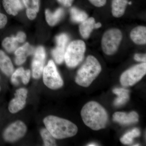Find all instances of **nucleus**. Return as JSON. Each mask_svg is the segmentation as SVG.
<instances>
[{
  "label": "nucleus",
  "instance_id": "nucleus-1",
  "mask_svg": "<svg viewBox=\"0 0 146 146\" xmlns=\"http://www.w3.org/2000/svg\"><path fill=\"white\" fill-rule=\"evenodd\" d=\"M81 115L84 124L94 130L104 128L108 122V115L106 110L96 102L86 103L82 109Z\"/></svg>",
  "mask_w": 146,
  "mask_h": 146
},
{
  "label": "nucleus",
  "instance_id": "nucleus-2",
  "mask_svg": "<svg viewBox=\"0 0 146 146\" xmlns=\"http://www.w3.org/2000/svg\"><path fill=\"white\" fill-rule=\"evenodd\" d=\"M46 129L56 139H62L74 136L77 133V127L70 121L50 115L44 120Z\"/></svg>",
  "mask_w": 146,
  "mask_h": 146
},
{
  "label": "nucleus",
  "instance_id": "nucleus-3",
  "mask_svg": "<svg viewBox=\"0 0 146 146\" xmlns=\"http://www.w3.org/2000/svg\"><path fill=\"white\" fill-rule=\"evenodd\" d=\"M101 71V65L98 60L93 56H89L78 71L76 83L83 87H88Z\"/></svg>",
  "mask_w": 146,
  "mask_h": 146
},
{
  "label": "nucleus",
  "instance_id": "nucleus-4",
  "mask_svg": "<svg viewBox=\"0 0 146 146\" xmlns=\"http://www.w3.org/2000/svg\"><path fill=\"white\" fill-rule=\"evenodd\" d=\"M86 45L83 41L78 40L71 42L66 49L64 57L67 66L70 68L78 66L83 60Z\"/></svg>",
  "mask_w": 146,
  "mask_h": 146
},
{
  "label": "nucleus",
  "instance_id": "nucleus-5",
  "mask_svg": "<svg viewBox=\"0 0 146 146\" xmlns=\"http://www.w3.org/2000/svg\"><path fill=\"white\" fill-rule=\"evenodd\" d=\"M122 36L121 32L118 29H110L106 32L102 40L104 52L108 55L115 54L121 42Z\"/></svg>",
  "mask_w": 146,
  "mask_h": 146
},
{
  "label": "nucleus",
  "instance_id": "nucleus-6",
  "mask_svg": "<svg viewBox=\"0 0 146 146\" xmlns=\"http://www.w3.org/2000/svg\"><path fill=\"white\" fill-rule=\"evenodd\" d=\"M43 81L47 87L51 89L61 88L63 85L62 78L52 60L48 62L43 70Z\"/></svg>",
  "mask_w": 146,
  "mask_h": 146
},
{
  "label": "nucleus",
  "instance_id": "nucleus-7",
  "mask_svg": "<svg viewBox=\"0 0 146 146\" xmlns=\"http://www.w3.org/2000/svg\"><path fill=\"white\" fill-rule=\"evenodd\" d=\"M146 73L145 62L135 65L122 74L120 82L125 87L132 86L143 77Z\"/></svg>",
  "mask_w": 146,
  "mask_h": 146
},
{
  "label": "nucleus",
  "instance_id": "nucleus-8",
  "mask_svg": "<svg viewBox=\"0 0 146 146\" xmlns=\"http://www.w3.org/2000/svg\"><path fill=\"white\" fill-rule=\"evenodd\" d=\"M27 130L26 125L23 121H17L6 129L3 136L5 141L7 142H14L23 137Z\"/></svg>",
  "mask_w": 146,
  "mask_h": 146
},
{
  "label": "nucleus",
  "instance_id": "nucleus-9",
  "mask_svg": "<svg viewBox=\"0 0 146 146\" xmlns=\"http://www.w3.org/2000/svg\"><path fill=\"white\" fill-rule=\"evenodd\" d=\"M46 54L44 48L39 46L36 49L32 63V70L33 78L38 79L41 77L44 66Z\"/></svg>",
  "mask_w": 146,
  "mask_h": 146
},
{
  "label": "nucleus",
  "instance_id": "nucleus-10",
  "mask_svg": "<svg viewBox=\"0 0 146 146\" xmlns=\"http://www.w3.org/2000/svg\"><path fill=\"white\" fill-rule=\"evenodd\" d=\"M67 35L61 34L56 36V46L52 50V55L56 62L58 64L63 63L64 60L66 46L69 41Z\"/></svg>",
  "mask_w": 146,
  "mask_h": 146
},
{
  "label": "nucleus",
  "instance_id": "nucleus-11",
  "mask_svg": "<svg viewBox=\"0 0 146 146\" xmlns=\"http://www.w3.org/2000/svg\"><path fill=\"white\" fill-rule=\"evenodd\" d=\"M28 91L25 88L16 90L15 98L9 103L8 109L11 113H16L24 108L26 103Z\"/></svg>",
  "mask_w": 146,
  "mask_h": 146
},
{
  "label": "nucleus",
  "instance_id": "nucleus-12",
  "mask_svg": "<svg viewBox=\"0 0 146 146\" xmlns=\"http://www.w3.org/2000/svg\"><path fill=\"white\" fill-rule=\"evenodd\" d=\"M138 113L134 111L129 113L117 112L113 115V120L123 125H129L137 123L138 121Z\"/></svg>",
  "mask_w": 146,
  "mask_h": 146
},
{
  "label": "nucleus",
  "instance_id": "nucleus-13",
  "mask_svg": "<svg viewBox=\"0 0 146 146\" xmlns=\"http://www.w3.org/2000/svg\"><path fill=\"white\" fill-rule=\"evenodd\" d=\"M130 37L132 41L136 44H145L146 27L140 26L134 28L131 32Z\"/></svg>",
  "mask_w": 146,
  "mask_h": 146
},
{
  "label": "nucleus",
  "instance_id": "nucleus-14",
  "mask_svg": "<svg viewBox=\"0 0 146 146\" xmlns=\"http://www.w3.org/2000/svg\"><path fill=\"white\" fill-rule=\"evenodd\" d=\"M94 29H97L96 23L94 18H90L82 22L80 25L79 31L84 39H87Z\"/></svg>",
  "mask_w": 146,
  "mask_h": 146
},
{
  "label": "nucleus",
  "instance_id": "nucleus-15",
  "mask_svg": "<svg viewBox=\"0 0 146 146\" xmlns=\"http://www.w3.org/2000/svg\"><path fill=\"white\" fill-rule=\"evenodd\" d=\"M11 81L14 85H18L19 82L18 78H21L22 81L25 84L29 83L31 77V72L29 70H25L23 68H18L12 74Z\"/></svg>",
  "mask_w": 146,
  "mask_h": 146
},
{
  "label": "nucleus",
  "instance_id": "nucleus-16",
  "mask_svg": "<svg viewBox=\"0 0 146 146\" xmlns=\"http://www.w3.org/2000/svg\"><path fill=\"white\" fill-rule=\"evenodd\" d=\"M0 69L7 76H10L13 73V65L11 60L2 50H0Z\"/></svg>",
  "mask_w": 146,
  "mask_h": 146
},
{
  "label": "nucleus",
  "instance_id": "nucleus-17",
  "mask_svg": "<svg viewBox=\"0 0 146 146\" xmlns=\"http://www.w3.org/2000/svg\"><path fill=\"white\" fill-rule=\"evenodd\" d=\"M114 94L117 96L114 104L117 107L121 106L127 102L129 99V91L123 88H116L113 90Z\"/></svg>",
  "mask_w": 146,
  "mask_h": 146
},
{
  "label": "nucleus",
  "instance_id": "nucleus-18",
  "mask_svg": "<svg viewBox=\"0 0 146 146\" xmlns=\"http://www.w3.org/2000/svg\"><path fill=\"white\" fill-rule=\"evenodd\" d=\"M128 0H112V13L116 18H120L124 14Z\"/></svg>",
  "mask_w": 146,
  "mask_h": 146
},
{
  "label": "nucleus",
  "instance_id": "nucleus-19",
  "mask_svg": "<svg viewBox=\"0 0 146 146\" xmlns=\"http://www.w3.org/2000/svg\"><path fill=\"white\" fill-rule=\"evenodd\" d=\"M64 10L62 8L58 9L54 13H52L47 9L45 12L47 23L51 26H53L60 21L64 14Z\"/></svg>",
  "mask_w": 146,
  "mask_h": 146
},
{
  "label": "nucleus",
  "instance_id": "nucleus-20",
  "mask_svg": "<svg viewBox=\"0 0 146 146\" xmlns=\"http://www.w3.org/2000/svg\"><path fill=\"white\" fill-rule=\"evenodd\" d=\"M141 135L140 130L137 128L133 129L125 133L120 139L121 143L125 145H129L133 142L134 138L139 137Z\"/></svg>",
  "mask_w": 146,
  "mask_h": 146
},
{
  "label": "nucleus",
  "instance_id": "nucleus-21",
  "mask_svg": "<svg viewBox=\"0 0 146 146\" xmlns=\"http://www.w3.org/2000/svg\"><path fill=\"white\" fill-rule=\"evenodd\" d=\"M71 19L76 23H82L88 18V15L83 11L80 10L75 7L70 9Z\"/></svg>",
  "mask_w": 146,
  "mask_h": 146
},
{
  "label": "nucleus",
  "instance_id": "nucleus-22",
  "mask_svg": "<svg viewBox=\"0 0 146 146\" xmlns=\"http://www.w3.org/2000/svg\"><path fill=\"white\" fill-rule=\"evenodd\" d=\"M3 46L9 52H12L16 50L18 42L14 36L7 37L3 40Z\"/></svg>",
  "mask_w": 146,
  "mask_h": 146
},
{
  "label": "nucleus",
  "instance_id": "nucleus-23",
  "mask_svg": "<svg viewBox=\"0 0 146 146\" xmlns=\"http://www.w3.org/2000/svg\"><path fill=\"white\" fill-rule=\"evenodd\" d=\"M40 133L44 141L45 146L56 145L55 138L46 129H41Z\"/></svg>",
  "mask_w": 146,
  "mask_h": 146
},
{
  "label": "nucleus",
  "instance_id": "nucleus-24",
  "mask_svg": "<svg viewBox=\"0 0 146 146\" xmlns=\"http://www.w3.org/2000/svg\"><path fill=\"white\" fill-rule=\"evenodd\" d=\"M34 51V48L30 46L29 43L25 44L23 46L20 47L16 50L15 54L16 56L25 55L27 56L32 54Z\"/></svg>",
  "mask_w": 146,
  "mask_h": 146
},
{
  "label": "nucleus",
  "instance_id": "nucleus-25",
  "mask_svg": "<svg viewBox=\"0 0 146 146\" xmlns=\"http://www.w3.org/2000/svg\"><path fill=\"white\" fill-rule=\"evenodd\" d=\"M3 4L6 12L10 15L16 16L18 11L17 10L8 0H3Z\"/></svg>",
  "mask_w": 146,
  "mask_h": 146
},
{
  "label": "nucleus",
  "instance_id": "nucleus-26",
  "mask_svg": "<svg viewBox=\"0 0 146 146\" xmlns=\"http://www.w3.org/2000/svg\"><path fill=\"white\" fill-rule=\"evenodd\" d=\"M92 4L97 7H101L104 6L106 3V0H89Z\"/></svg>",
  "mask_w": 146,
  "mask_h": 146
},
{
  "label": "nucleus",
  "instance_id": "nucleus-27",
  "mask_svg": "<svg viewBox=\"0 0 146 146\" xmlns=\"http://www.w3.org/2000/svg\"><path fill=\"white\" fill-rule=\"evenodd\" d=\"M13 6L18 11L23 8V6L20 0H8Z\"/></svg>",
  "mask_w": 146,
  "mask_h": 146
},
{
  "label": "nucleus",
  "instance_id": "nucleus-28",
  "mask_svg": "<svg viewBox=\"0 0 146 146\" xmlns=\"http://www.w3.org/2000/svg\"><path fill=\"white\" fill-rule=\"evenodd\" d=\"M27 15L29 19L33 20L36 17V12L33 9L28 8L27 10Z\"/></svg>",
  "mask_w": 146,
  "mask_h": 146
},
{
  "label": "nucleus",
  "instance_id": "nucleus-29",
  "mask_svg": "<svg viewBox=\"0 0 146 146\" xmlns=\"http://www.w3.org/2000/svg\"><path fill=\"white\" fill-rule=\"evenodd\" d=\"M26 58V56L21 55L16 56V58H15V63L17 65H22L25 62Z\"/></svg>",
  "mask_w": 146,
  "mask_h": 146
},
{
  "label": "nucleus",
  "instance_id": "nucleus-30",
  "mask_svg": "<svg viewBox=\"0 0 146 146\" xmlns=\"http://www.w3.org/2000/svg\"><path fill=\"white\" fill-rule=\"evenodd\" d=\"M7 16L3 13H0V29L3 28L7 23Z\"/></svg>",
  "mask_w": 146,
  "mask_h": 146
},
{
  "label": "nucleus",
  "instance_id": "nucleus-31",
  "mask_svg": "<svg viewBox=\"0 0 146 146\" xmlns=\"http://www.w3.org/2000/svg\"><path fill=\"white\" fill-rule=\"evenodd\" d=\"M15 37L18 42H20V43H23L25 40L26 36L25 34L23 32H20L18 33L17 35Z\"/></svg>",
  "mask_w": 146,
  "mask_h": 146
},
{
  "label": "nucleus",
  "instance_id": "nucleus-32",
  "mask_svg": "<svg viewBox=\"0 0 146 146\" xmlns=\"http://www.w3.org/2000/svg\"><path fill=\"white\" fill-rule=\"evenodd\" d=\"M134 58L135 60L139 62H142L143 63L146 62V54H136L134 56Z\"/></svg>",
  "mask_w": 146,
  "mask_h": 146
},
{
  "label": "nucleus",
  "instance_id": "nucleus-33",
  "mask_svg": "<svg viewBox=\"0 0 146 146\" xmlns=\"http://www.w3.org/2000/svg\"><path fill=\"white\" fill-rule=\"evenodd\" d=\"M57 1L64 6L69 7L72 5L74 0H57Z\"/></svg>",
  "mask_w": 146,
  "mask_h": 146
},
{
  "label": "nucleus",
  "instance_id": "nucleus-34",
  "mask_svg": "<svg viewBox=\"0 0 146 146\" xmlns=\"http://www.w3.org/2000/svg\"><path fill=\"white\" fill-rule=\"evenodd\" d=\"M32 5L33 9L36 12L39 9V0H32Z\"/></svg>",
  "mask_w": 146,
  "mask_h": 146
},
{
  "label": "nucleus",
  "instance_id": "nucleus-35",
  "mask_svg": "<svg viewBox=\"0 0 146 146\" xmlns=\"http://www.w3.org/2000/svg\"><path fill=\"white\" fill-rule=\"evenodd\" d=\"M23 1L25 6L26 7H28L29 3V0H23Z\"/></svg>",
  "mask_w": 146,
  "mask_h": 146
},
{
  "label": "nucleus",
  "instance_id": "nucleus-36",
  "mask_svg": "<svg viewBox=\"0 0 146 146\" xmlns=\"http://www.w3.org/2000/svg\"><path fill=\"white\" fill-rule=\"evenodd\" d=\"M87 146H98V145H97V144L96 143H91L88 144V145H87Z\"/></svg>",
  "mask_w": 146,
  "mask_h": 146
},
{
  "label": "nucleus",
  "instance_id": "nucleus-37",
  "mask_svg": "<svg viewBox=\"0 0 146 146\" xmlns=\"http://www.w3.org/2000/svg\"><path fill=\"white\" fill-rule=\"evenodd\" d=\"M128 4H129V5H131V2H128Z\"/></svg>",
  "mask_w": 146,
  "mask_h": 146
},
{
  "label": "nucleus",
  "instance_id": "nucleus-38",
  "mask_svg": "<svg viewBox=\"0 0 146 146\" xmlns=\"http://www.w3.org/2000/svg\"><path fill=\"white\" fill-rule=\"evenodd\" d=\"M1 87H0V91H1Z\"/></svg>",
  "mask_w": 146,
  "mask_h": 146
}]
</instances>
